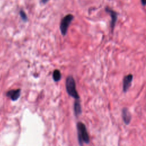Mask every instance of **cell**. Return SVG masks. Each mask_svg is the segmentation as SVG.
Returning a JSON list of instances; mask_svg holds the SVG:
<instances>
[{
  "instance_id": "cell-4",
  "label": "cell",
  "mask_w": 146,
  "mask_h": 146,
  "mask_svg": "<svg viewBox=\"0 0 146 146\" xmlns=\"http://www.w3.org/2000/svg\"><path fill=\"white\" fill-rule=\"evenodd\" d=\"M132 79H133V75L132 74L127 75L124 78L123 89L124 92H126L128 91V88L131 86Z\"/></svg>"
},
{
  "instance_id": "cell-5",
  "label": "cell",
  "mask_w": 146,
  "mask_h": 146,
  "mask_svg": "<svg viewBox=\"0 0 146 146\" xmlns=\"http://www.w3.org/2000/svg\"><path fill=\"white\" fill-rule=\"evenodd\" d=\"M20 95H21V90L20 89L11 90L9 91L6 93V96L9 97L13 101L17 100L19 98Z\"/></svg>"
},
{
  "instance_id": "cell-7",
  "label": "cell",
  "mask_w": 146,
  "mask_h": 146,
  "mask_svg": "<svg viewBox=\"0 0 146 146\" xmlns=\"http://www.w3.org/2000/svg\"><path fill=\"white\" fill-rule=\"evenodd\" d=\"M122 116H123V119L125 124H128L131 120V115L129 111L127 108H124L123 109L122 111Z\"/></svg>"
},
{
  "instance_id": "cell-12",
  "label": "cell",
  "mask_w": 146,
  "mask_h": 146,
  "mask_svg": "<svg viewBox=\"0 0 146 146\" xmlns=\"http://www.w3.org/2000/svg\"><path fill=\"white\" fill-rule=\"evenodd\" d=\"M42 2H43V3H46V2L48 1V0H42Z\"/></svg>"
},
{
  "instance_id": "cell-6",
  "label": "cell",
  "mask_w": 146,
  "mask_h": 146,
  "mask_svg": "<svg viewBox=\"0 0 146 146\" xmlns=\"http://www.w3.org/2000/svg\"><path fill=\"white\" fill-rule=\"evenodd\" d=\"M106 11H107L108 13H110V15L111 16V27L112 29V30L113 29L114 27H115V23H116V21L117 20V13L111 10V9H108V8H106Z\"/></svg>"
},
{
  "instance_id": "cell-2",
  "label": "cell",
  "mask_w": 146,
  "mask_h": 146,
  "mask_svg": "<svg viewBox=\"0 0 146 146\" xmlns=\"http://www.w3.org/2000/svg\"><path fill=\"white\" fill-rule=\"evenodd\" d=\"M66 91L69 95L76 99H79V96L76 89V84L72 76H68L66 80Z\"/></svg>"
},
{
  "instance_id": "cell-1",
  "label": "cell",
  "mask_w": 146,
  "mask_h": 146,
  "mask_svg": "<svg viewBox=\"0 0 146 146\" xmlns=\"http://www.w3.org/2000/svg\"><path fill=\"white\" fill-rule=\"evenodd\" d=\"M78 129V136L79 144L82 145L83 143L88 144L90 141L89 136L85 125L82 123L79 122L77 123Z\"/></svg>"
},
{
  "instance_id": "cell-9",
  "label": "cell",
  "mask_w": 146,
  "mask_h": 146,
  "mask_svg": "<svg viewBox=\"0 0 146 146\" xmlns=\"http://www.w3.org/2000/svg\"><path fill=\"white\" fill-rule=\"evenodd\" d=\"M53 79L55 82H58L59 81L60 78H61V73L58 70H55L54 72H53Z\"/></svg>"
},
{
  "instance_id": "cell-11",
  "label": "cell",
  "mask_w": 146,
  "mask_h": 146,
  "mask_svg": "<svg viewBox=\"0 0 146 146\" xmlns=\"http://www.w3.org/2000/svg\"><path fill=\"white\" fill-rule=\"evenodd\" d=\"M141 3L143 4V5L145 6L146 5V0H141Z\"/></svg>"
},
{
  "instance_id": "cell-10",
  "label": "cell",
  "mask_w": 146,
  "mask_h": 146,
  "mask_svg": "<svg viewBox=\"0 0 146 146\" xmlns=\"http://www.w3.org/2000/svg\"><path fill=\"white\" fill-rule=\"evenodd\" d=\"M20 15H21V18H22V19H23L24 21L27 20V16H26L25 13L23 10L20 11Z\"/></svg>"
},
{
  "instance_id": "cell-8",
  "label": "cell",
  "mask_w": 146,
  "mask_h": 146,
  "mask_svg": "<svg viewBox=\"0 0 146 146\" xmlns=\"http://www.w3.org/2000/svg\"><path fill=\"white\" fill-rule=\"evenodd\" d=\"M74 108L75 114L76 115V116H78L81 113L82 109H81V106L79 101V99H77V100L75 102L74 105Z\"/></svg>"
},
{
  "instance_id": "cell-3",
  "label": "cell",
  "mask_w": 146,
  "mask_h": 146,
  "mask_svg": "<svg viewBox=\"0 0 146 146\" xmlns=\"http://www.w3.org/2000/svg\"><path fill=\"white\" fill-rule=\"evenodd\" d=\"M73 19V16L71 14H68L65 16L61 21L60 25V29L62 34L64 35L66 34L68 27L70 25L72 20Z\"/></svg>"
}]
</instances>
